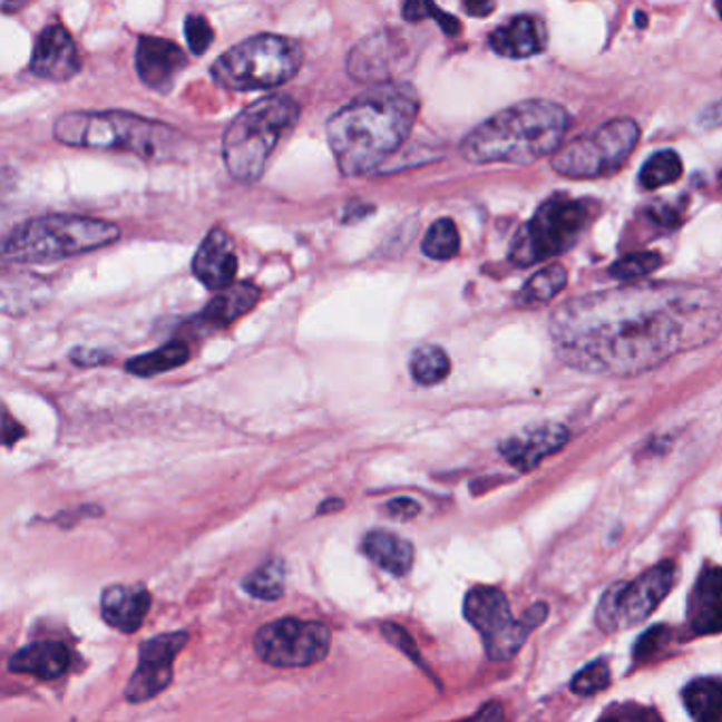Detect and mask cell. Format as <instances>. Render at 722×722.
Segmentation results:
<instances>
[{
  "label": "cell",
  "instance_id": "42",
  "mask_svg": "<svg viewBox=\"0 0 722 722\" xmlns=\"http://www.w3.org/2000/svg\"><path fill=\"white\" fill-rule=\"evenodd\" d=\"M23 435L22 426L16 425L9 413H4V446H13V441H18Z\"/></svg>",
  "mask_w": 722,
  "mask_h": 722
},
{
  "label": "cell",
  "instance_id": "24",
  "mask_svg": "<svg viewBox=\"0 0 722 722\" xmlns=\"http://www.w3.org/2000/svg\"><path fill=\"white\" fill-rule=\"evenodd\" d=\"M362 553L386 573L403 576L413 564V545L392 531H369L362 540Z\"/></svg>",
  "mask_w": 722,
  "mask_h": 722
},
{
  "label": "cell",
  "instance_id": "37",
  "mask_svg": "<svg viewBox=\"0 0 722 722\" xmlns=\"http://www.w3.org/2000/svg\"><path fill=\"white\" fill-rule=\"evenodd\" d=\"M386 510L394 517V519H401V521H407V519H413L422 507L413 500V498H394L386 505Z\"/></svg>",
  "mask_w": 722,
  "mask_h": 722
},
{
  "label": "cell",
  "instance_id": "35",
  "mask_svg": "<svg viewBox=\"0 0 722 722\" xmlns=\"http://www.w3.org/2000/svg\"><path fill=\"white\" fill-rule=\"evenodd\" d=\"M670 636H672V632L665 625H657V627L648 630L646 634H642V637L637 640V644L634 646V658L636 661H646V658L653 657L655 653L663 648V644L670 640Z\"/></svg>",
  "mask_w": 722,
  "mask_h": 722
},
{
  "label": "cell",
  "instance_id": "25",
  "mask_svg": "<svg viewBox=\"0 0 722 722\" xmlns=\"http://www.w3.org/2000/svg\"><path fill=\"white\" fill-rule=\"evenodd\" d=\"M189 361V348L183 341H172L166 343L153 352L134 357L126 362V369L131 375L138 378H153L159 373H166L172 369L183 367L185 362Z\"/></svg>",
  "mask_w": 722,
  "mask_h": 722
},
{
  "label": "cell",
  "instance_id": "38",
  "mask_svg": "<svg viewBox=\"0 0 722 722\" xmlns=\"http://www.w3.org/2000/svg\"><path fill=\"white\" fill-rule=\"evenodd\" d=\"M428 18L437 20V23L443 28L447 37H456L462 30V23L458 22L453 16L446 13L443 9H439L437 4H432V2L428 4Z\"/></svg>",
  "mask_w": 722,
  "mask_h": 722
},
{
  "label": "cell",
  "instance_id": "28",
  "mask_svg": "<svg viewBox=\"0 0 722 722\" xmlns=\"http://www.w3.org/2000/svg\"><path fill=\"white\" fill-rule=\"evenodd\" d=\"M413 380L422 386L441 383L449 375L451 362L446 350L439 345H420L409 361Z\"/></svg>",
  "mask_w": 722,
  "mask_h": 722
},
{
  "label": "cell",
  "instance_id": "23",
  "mask_svg": "<svg viewBox=\"0 0 722 722\" xmlns=\"http://www.w3.org/2000/svg\"><path fill=\"white\" fill-rule=\"evenodd\" d=\"M261 299V289L253 282H237L232 284L225 291H218L206 310L197 316L202 324H213V326H225L230 322L248 314Z\"/></svg>",
  "mask_w": 722,
  "mask_h": 722
},
{
  "label": "cell",
  "instance_id": "22",
  "mask_svg": "<svg viewBox=\"0 0 722 722\" xmlns=\"http://www.w3.org/2000/svg\"><path fill=\"white\" fill-rule=\"evenodd\" d=\"M489 47L510 60H524L543 51L545 47V37L543 28L534 18L519 16L513 18L509 23L496 28L489 37Z\"/></svg>",
  "mask_w": 722,
  "mask_h": 722
},
{
  "label": "cell",
  "instance_id": "27",
  "mask_svg": "<svg viewBox=\"0 0 722 722\" xmlns=\"http://www.w3.org/2000/svg\"><path fill=\"white\" fill-rule=\"evenodd\" d=\"M568 282V272L564 265L553 263L549 267L540 270L538 274L524 284L521 293L517 295V303L521 305H545L557 297Z\"/></svg>",
  "mask_w": 722,
  "mask_h": 722
},
{
  "label": "cell",
  "instance_id": "21",
  "mask_svg": "<svg viewBox=\"0 0 722 722\" xmlns=\"http://www.w3.org/2000/svg\"><path fill=\"white\" fill-rule=\"evenodd\" d=\"M70 653L58 640H41L23 646L9 658V670L16 674H30L39 680H56L66 674Z\"/></svg>",
  "mask_w": 722,
  "mask_h": 722
},
{
  "label": "cell",
  "instance_id": "1",
  "mask_svg": "<svg viewBox=\"0 0 722 722\" xmlns=\"http://www.w3.org/2000/svg\"><path fill=\"white\" fill-rule=\"evenodd\" d=\"M549 331L568 367L632 378L714 340L722 331V293L670 282L597 291L557 308Z\"/></svg>",
  "mask_w": 722,
  "mask_h": 722
},
{
  "label": "cell",
  "instance_id": "14",
  "mask_svg": "<svg viewBox=\"0 0 722 722\" xmlns=\"http://www.w3.org/2000/svg\"><path fill=\"white\" fill-rule=\"evenodd\" d=\"M30 70L47 81H68L81 70L75 39L62 23H49L39 35L30 58Z\"/></svg>",
  "mask_w": 722,
  "mask_h": 722
},
{
  "label": "cell",
  "instance_id": "36",
  "mask_svg": "<svg viewBox=\"0 0 722 722\" xmlns=\"http://www.w3.org/2000/svg\"><path fill=\"white\" fill-rule=\"evenodd\" d=\"M382 632L386 640L392 642L397 648H401L404 655H409L413 661H418L420 665H425L422 658L418 655V646H416L413 637L409 636V634L404 632L403 627H399V625H394V623H386L382 627Z\"/></svg>",
  "mask_w": 722,
  "mask_h": 722
},
{
  "label": "cell",
  "instance_id": "10",
  "mask_svg": "<svg viewBox=\"0 0 722 722\" xmlns=\"http://www.w3.org/2000/svg\"><path fill=\"white\" fill-rule=\"evenodd\" d=\"M640 140L634 119H613L553 155V170L566 178H599L623 168Z\"/></svg>",
  "mask_w": 722,
  "mask_h": 722
},
{
  "label": "cell",
  "instance_id": "2",
  "mask_svg": "<svg viewBox=\"0 0 722 722\" xmlns=\"http://www.w3.org/2000/svg\"><path fill=\"white\" fill-rule=\"evenodd\" d=\"M420 113V96L407 84L369 87L326 124L329 145L345 176H364L401 149Z\"/></svg>",
  "mask_w": 722,
  "mask_h": 722
},
{
  "label": "cell",
  "instance_id": "39",
  "mask_svg": "<svg viewBox=\"0 0 722 722\" xmlns=\"http://www.w3.org/2000/svg\"><path fill=\"white\" fill-rule=\"evenodd\" d=\"M70 361L79 367H96L108 361V354L103 350H89V348H77L70 352Z\"/></svg>",
  "mask_w": 722,
  "mask_h": 722
},
{
  "label": "cell",
  "instance_id": "19",
  "mask_svg": "<svg viewBox=\"0 0 722 722\" xmlns=\"http://www.w3.org/2000/svg\"><path fill=\"white\" fill-rule=\"evenodd\" d=\"M149 608L150 595L143 585H113L105 589L100 602L103 618L124 634L140 630Z\"/></svg>",
  "mask_w": 722,
  "mask_h": 722
},
{
  "label": "cell",
  "instance_id": "9",
  "mask_svg": "<svg viewBox=\"0 0 722 722\" xmlns=\"http://www.w3.org/2000/svg\"><path fill=\"white\" fill-rule=\"evenodd\" d=\"M547 604H534L521 618H513L509 599L498 587H475L465 599V616L484 637L491 661L515 657L531 632L547 618Z\"/></svg>",
  "mask_w": 722,
  "mask_h": 722
},
{
  "label": "cell",
  "instance_id": "34",
  "mask_svg": "<svg viewBox=\"0 0 722 722\" xmlns=\"http://www.w3.org/2000/svg\"><path fill=\"white\" fill-rule=\"evenodd\" d=\"M185 37H187V45H189V51H193L195 56H202L211 49V45L214 41V30L211 22L204 18V16H197L193 13L187 20H185Z\"/></svg>",
  "mask_w": 722,
  "mask_h": 722
},
{
  "label": "cell",
  "instance_id": "31",
  "mask_svg": "<svg viewBox=\"0 0 722 722\" xmlns=\"http://www.w3.org/2000/svg\"><path fill=\"white\" fill-rule=\"evenodd\" d=\"M460 251V234L451 218H439L430 225L422 242V253L435 261H447L458 255Z\"/></svg>",
  "mask_w": 722,
  "mask_h": 722
},
{
  "label": "cell",
  "instance_id": "7",
  "mask_svg": "<svg viewBox=\"0 0 722 722\" xmlns=\"http://www.w3.org/2000/svg\"><path fill=\"white\" fill-rule=\"evenodd\" d=\"M303 65L297 41L277 35H256L225 51L213 65V79L235 91L270 89L291 81Z\"/></svg>",
  "mask_w": 722,
  "mask_h": 722
},
{
  "label": "cell",
  "instance_id": "46",
  "mask_svg": "<svg viewBox=\"0 0 722 722\" xmlns=\"http://www.w3.org/2000/svg\"><path fill=\"white\" fill-rule=\"evenodd\" d=\"M719 13H721V18H722V2L721 4H719Z\"/></svg>",
  "mask_w": 722,
  "mask_h": 722
},
{
  "label": "cell",
  "instance_id": "44",
  "mask_svg": "<svg viewBox=\"0 0 722 722\" xmlns=\"http://www.w3.org/2000/svg\"><path fill=\"white\" fill-rule=\"evenodd\" d=\"M701 121L708 124V126H722V103L721 105H716V107L708 108L701 115Z\"/></svg>",
  "mask_w": 722,
  "mask_h": 722
},
{
  "label": "cell",
  "instance_id": "18",
  "mask_svg": "<svg viewBox=\"0 0 722 722\" xmlns=\"http://www.w3.org/2000/svg\"><path fill=\"white\" fill-rule=\"evenodd\" d=\"M399 37L390 32H378L352 49L348 58V72L352 79L362 84L382 86L388 84L386 79L392 72V66L399 62Z\"/></svg>",
  "mask_w": 722,
  "mask_h": 722
},
{
  "label": "cell",
  "instance_id": "16",
  "mask_svg": "<svg viewBox=\"0 0 722 722\" xmlns=\"http://www.w3.org/2000/svg\"><path fill=\"white\" fill-rule=\"evenodd\" d=\"M570 432L562 425H543L536 428H528L507 441L500 443V453L509 462L510 467L528 472L531 468L538 467L545 458L557 453L562 447L568 443Z\"/></svg>",
  "mask_w": 722,
  "mask_h": 722
},
{
  "label": "cell",
  "instance_id": "11",
  "mask_svg": "<svg viewBox=\"0 0 722 722\" xmlns=\"http://www.w3.org/2000/svg\"><path fill=\"white\" fill-rule=\"evenodd\" d=\"M676 578V566L672 562H661L632 583H616L599 599L597 625L606 634H613L642 623L657 611L665 595L672 592Z\"/></svg>",
  "mask_w": 722,
  "mask_h": 722
},
{
  "label": "cell",
  "instance_id": "15",
  "mask_svg": "<svg viewBox=\"0 0 722 722\" xmlns=\"http://www.w3.org/2000/svg\"><path fill=\"white\" fill-rule=\"evenodd\" d=\"M187 66L185 51L168 39L140 37L136 47V72L145 86L155 91H170L176 77Z\"/></svg>",
  "mask_w": 722,
  "mask_h": 722
},
{
  "label": "cell",
  "instance_id": "33",
  "mask_svg": "<svg viewBox=\"0 0 722 722\" xmlns=\"http://www.w3.org/2000/svg\"><path fill=\"white\" fill-rule=\"evenodd\" d=\"M663 258L657 253H636V255L623 256L611 267V276L618 280H634V277L646 276L661 267Z\"/></svg>",
  "mask_w": 722,
  "mask_h": 722
},
{
  "label": "cell",
  "instance_id": "4",
  "mask_svg": "<svg viewBox=\"0 0 722 722\" xmlns=\"http://www.w3.org/2000/svg\"><path fill=\"white\" fill-rule=\"evenodd\" d=\"M53 136L68 147L131 153L147 162H170L185 145L183 134L170 126L121 110L66 113Z\"/></svg>",
  "mask_w": 722,
  "mask_h": 722
},
{
  "label": "cell",
  "instance_id": "13",
  "mask_svg": "<svg viewBox=\"0 0 722 722\" xmlns=\"http://www.w3.org/2000/svg\"><path fill=\"white\" fill-rule=\"evenodd\" d=\"M187 640H189L187 632H176V634H162L147 640L140 646L138 667L131 674L126 689V700L129 703H145L170 686L174 676L172 670L174 658L178 657Z\"/></svg>",
  "mask_w": 722,
  "mask_h": 722
},
{
  "label": "cell",
  "instance_id": "5",
  "mask_svg": "<svg viewBox=\"0 0 722 722\" xmlns=\"http://www.w3.org/2000/svg\"><path fill=\"white\" fill-rule=\"evenodd\" d=\"M299 113L295 98L272 94L235 115L223 136V159L235 180L255 183L263 176L280 140L295 128Z\"/></svg>",
  "mask_w": 722,
  "mask_h": 722
},
{
  "label": "cell",
  "instance_id": "12",
  "mask_svg": "<svg viewBox=\"0 0 722 722\" xmlns=\"http://www.w3.org/2000/svg\"><path fill=\"white\" fill-rule=\"evenodd\" d=\"M329 648L331 632L319 621L284 616L255 634L256 655L274 667H310L326 657Z\"/></svg>",
  "mask_w": 722,
  "mask_h": 722
},
{
  "label": "cell",
  "instance_id": "29",
  "mask_svg": "<svg viewBox=\"0 0 722 722\" xmlns=\"http://www.w3.org/2000/svg\"><path fill=\"white\" fill-rule=\"evenodd\" d=\"M682 176V159L676 150H658L640 170V185L644 189H658L676 183Z\"/></svg>",
  "mask_w": 722,
  "mask_h": 722
},
{
  "label": "cell",
  "instance_id": "32",
  "mask_svg": "<svg viewBox=\"0 0 722 722\" xmlns=\"http://www.w3.org/2000/svg\"><path fill=\"white\" fill-rule=\"evenodd\" d=\"M608 684H611V665L606 658H597L574 676L570 689L580 697H592L595 693L604 691Z\"/></svg>",
  "mask_w": 722,
  "mask_h": 722
},
{
  "label": "cell",
  "instance_id": "8",
  "mask_svg": "<svg viewBox=\"0 0 722 722\" xmlns=\"http://www.w3.org/2000/svg\"><path fill=\"white\" fill-rule=\"evenodd\" d=\"M594 218V206L585 199L552 197L517 232L510 244V261L528 267L573 248L578 235Z\"/></svg>",
  "mask_w": 722,
  "mask_h": 722
},
{
  "label": "cell",
  "instance_id": "20",
  "mask_svg": "<svg viewBox=\"0 0 722 722\" xmlns=\"http://www.w3.org/2000/svg\"><path fill=\"white\" fill-rule=\"evenodd\" d=\"M689 618L695 634L710 636L722 632V568H708L697 578L691 595Z\"/></svg>",
  "mask_w": 722,
  "mask_h": 722
},
{
  "label": "cell",
  "instance_id": "41",
  "mask_svg": "<svg viewBox=\"0 0 722 722\" xmlns=\"http://www.w3.org/2000/svg\"><path fill=\"white\" fill-rule=\"evenodd\" d=\"M428 4L430 2H404L403 18L409 22H420V20H428Z\"/></svg>",
  "mask_w": 722,
  "mask_h": 722
},
{
  "label": "cell",
  "instance_id": "30",
  "mask_svg": "<svg viewBox=\"0 0 722 722\" xmlns=\"http://www.w3.org/2000/svg\"><path fill=\"white\" fill-rule=\"evenodd\" d=\"M284 564L282 559H270L244 578V589L258 599H277L284 594Z\"/></svg>",
  "mask_w": 722,
  "mask_h": 722
},
{
  "label": "cell",
  "instance_id": "17",
  "mask_svg": "<svg viewBox=\"0 0 722 722\" xmlns=\"http://www.w3.org/2000/svg\"><path fill=\"white\" fill-rule=\"evenodd\" d=\"M235 272L237 256L234 240L223 227H214L193 256V274L204 286L213 291H225L235 284Z\"/></svg>",
  "mask_w": 722,
  "mask_h": 722
},
{
  "label": "cell",
  "instance_id": "40",
  "mask_svg": "<svg viewBox=\"0 0 722 722\" xmlns=\"http://www.w3.org/2000/svg\"><path fill=\"white\" fill-rule=\"evenodd\" d=\"M462 722H505V710L498 701H489L472 719Z\"/></svg>",
  "mask_w": 722,
  "mask_h": 722
},
{
  "label": "cell",
  "instance_id": "6",
  "mask_svg": "<svg viewBox=\"0 0 722 722\" xmlns=\"http://www.w3.org/2000/svg\"><path fill=\"white\" fill-rule=\"evenodd\" d=\"M119 235V227L108 221L51 214L18 225L2 244V258L7 263H53L110 246Z\"/></svg>",
  "mask_w": 722,
  "mask_h": 722
},
{
  "label": "cell",
  "instance_id": "45",
  "mask_svg": "<svg viewBox=\"0 0 722 722\" xmlns=\"http://www.w3.org/2000/svg\"><path fill=\"white\" fill-rule=\"evenodd\" d=\"M343 507V503L341 500H338V498H331L329 503H324V505H320L319 513H329V510H338Z\"/></svg>",
  "mask_w": 722,
  "mask_h": 722
},
{
  "label": "cell",
  "instance_id": "3",
  "mask_svg": "<svg viewBox=\"0 0 722 722\" xmlns=\"http://www.w3.org/2000/svg\"><path fill=\"white\" fill-rule=\"evenodd\" d=\"M570 128V115L552 100H524L470 129L460 153L470 164H534L552 153Z\"/></svg>",
  "mask_w": 722,
  "mask_h": 722
},
{
  "label": "cell",
  "instance_id": "26",
  "mask_svg": "<svg viewBox=\"0 0 722 722\" xmlns=\"http://www.w3.org/2000/svg\"><path fill=\"white\" fill-rule=\"evenodd\" d=\"M684 705L695 722H716L722 716V684L712 679L693 680L684 689Z\"/></svg>",
  "mask_w": 722,
  "mask_h": 722
},
{
  "label": "cell",
  "instance_id": "47",
  "mask_svg": "<svg viewBox=\"0 0 722 722\" xmlns=\"http://www.w3.org/2000/svg\"><path fill=\"white\" fill-rule=\"evenodd\" d=\"M602 722H618V721H602Z\"/></svg>",
  "mask_w": 722,
  "mask_h": 722
},
{
  "label": "cell",
  "instance_id": "43",
  "mask_svg": "<svg viewBox=\"0 0 722 722\" xmlns=\"http://www.w3.org/2000/svg\"><path fill=\"white\" fill-rule=\"evenodd\" d=\"M494 2H467L465 4V9H467L468 13L470 16H475V18H484V16H488V13H491L494 11Z\"/></svg>",
  "mask_w": 722,
  "mask_h": 722
}]
</instances>
